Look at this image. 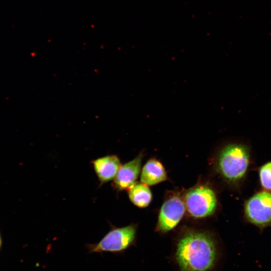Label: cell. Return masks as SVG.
Returning <instances> with one entry per match:
<instances>
[{"mask_svg":"<svg viewBox=\"0 0 271 271\" xmlns=\"http://www.w3.org/2000/svg\"><path fill=\"white\" fill-rule=\"evenodd\" d=\"M175 257L181 271H210L217 258L215 241L209 232L189 230L179 239Z\"/></svg>","mask_w":271,"mask_h":271,"instance_id":"cell-1","label":"cell"},{"mask_svg":"<svg viewBox=\"0 0 271 271\" xmlns=\"http://www.w3.org/2000/svg\"><path fill=\"white\" fill-rule=\"evenodd\" d=\"M248 147L239 143H229L220 149L216 169L227 181L236 184L245 177L250 164Z\"/></svg>","mask_w":271,"mask_h":271,"instance_id":"cell-2","label":"cell"},{"mask_svg":"<svg viewBox=\"0 0 271 271\" xmlns=\"http://www.w3.org/2000/svg\"><path fill=\"white\" fill-rule=\"evenodd\" d=\"M137 230V225L132 223L123 227H113L98 242L88 244L87 248L92 253L122 252L134 244Z\"/></svg>","mask_w":271,"mask_h":271,"instance_id":"cell-3","label":"cell"},{"mask_svg":"<svg viewBox=\"0 0 271 271\" xmlns=\"http://www.w3.org/2000/svg\"><path fill=\"white\" fill-rule=\"evenodd\" d=\"M184 202L188 213L196 218H204L213 214L217 204L214 191L204 185L188 190L185 195Z\"/></svg>","mask_w":271,"mask_h":271,"instance_id":"cell-4","label":"cell"},{"mask_svg":"<svg viewBox=\"0 0 271 271\" xmlns=\"http://www.w3.org/2000/svg\"><path fill=\"white\" fill-rule=\"evenodd\" d=\"M244 214L247 220L263 228L271 225V192L256 193L245 203Z\"/></svg>","mask_w":271,"mask_h":271,"instance_id":"cell-5","label":"cell"},{"mask_svg":"<svg viewBox=\"0 0 271 271\" xmlns=\"http://www.w3.org/2000/svg\"><path fill=\"white\" fill-rule=\"evenodd\" d=\"M185 209L184 202L178 194L168 198L161 208L157 230L165 233L174 229L183 218Z\"/></svg>","mask_w":271,"mask_h":271,"instance_id":"cell-6","label":"cell"},{"mask_svg":"<svg viewBox=\"0 0 271 271\" xmlns=\"http://www.w3.org/2000/svg\"><path fill=\"white\" fill-rule=\"evenodd\" d=\"M143 157V153L141 152L133 159L120 166L113 179L112 186L114 189L119 191L127 190L136 182Z\"/></svg>","mask_w":271,"mask_h":271,"instance_id":"cell-7","label":"cell"},{"mask_svg":"<svg viewBox=\"0 0 271 271\" xmlns=\"http://www.w3.org/2000/svg\"><path fill=\"white\" fill-rule=\"evenodd\" d=\"M93 169L101 184L113 180L121 165L118 157L110 155L91 161Z\"/></svg>","mask_w":271,"mask_h":271,"instance_id":"cell-8","label":"cell"},{"mask_svg":"<svg viewBox=\"0 0 271 271\" xmlns=\"http://www.w3.org/2000/svg\"><path fill=\"white\" fill-rule=\"evenodd\" d=\"M140 179L142 183L152 186L167 180L168 177L162 164L158 160L152 158L143 166Z\"/></svg>","mask_w":271,"mask_h":271,"instance_id":"cell-9","label":"cell"},{"mask_svg":"<svg viewBox=\"0 0 271 271\" xmlns=\"http://www.w3.org/2000/svg\"><path fill=\"white\" fill-rule=\"evenodd\" d=\"M127 191L130 201L138 207L145 208L152 200V194L149 186L143 183L136 182Z\"/></svg>","mask_w":271,"mask_h":271,"instance_id":"cell-10","label":"cell"},{"mask_svg":"<svg viewBox=\"0 0 271 271\" xmlns=\"http://www.w3.org/2000/svg\"><path fill=\"white\" fill-rule=\"evenodd\" d=\"M259 179L264 191L271 192V162H268L259 169Z\"/></svg>","mask_w":271,"mask_h":271,"instance_id":"cell-11","label":"cell"},{"mask_svg":"<svg viewBox=\"0 0 271 271\" xmlns=\"http://www.w3.org/2000/svg\"><path fill=\"white\" fill-rule=\"evenodd\" d=\"M2 237H1V234H0V248H1V245H2Z\"/></svg>","mask_w":271,"mask_h":271,"instance_id":"cell-12","label":"cell"}]
</instances>
